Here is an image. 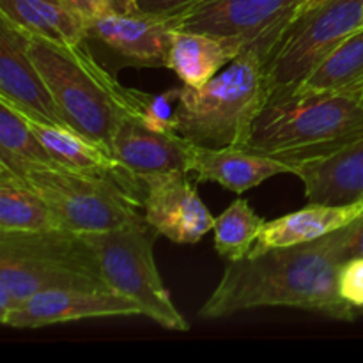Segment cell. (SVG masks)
<instances>
[{
	"instance_id": "obj_1",
	"label": "cell",
	"mask_w": 363,
	"mask_h": 363,
	"mask_svg": "<svg viewBox=\"0 0 363 363\" xmlns=\"http://www.w3.org/2000/svg\"><path fill=\"white\" fill-rule=\"evenodd\" d=\"M350 241L351 223L315 241L252 250L225 266L199 318L222 319L254 308L287 307L353 321L357 308L339 293V272L350 259Z\"/></svg>"
},
{
	"instance_id": "obj_2",
	"label": "cell",
	"mask_w": 363,
	"mask_h": 363,
	"mask_svg": "<svg viewBox=\"0 0 363 363\" xmlns=\"http://www.w3.org/2000/svg\"><path fill=\"white\" fill-rule=\"evenodd\" d=\"M363 138V92L298 91L266 101L245 149L293 169Z\"/></svg>"
},
{
	"instance_id": "obj_3",
	"label": "cell",
	"mask_w": 363,
	"mask_h": 363,
	"mask_svg": "<svg viewBox=\"0 0 363 363\" xmlns=\"http://www.w3.org/2000/svg\"><path fill=\"white\" fill-rule=\"evenodd\" d=\"M27 46L67 128L110 149L121 124L138 119L144 92L121 85L87 41L55 45L27 35Z\"/></svg>"
},
{
	"instance_id": "obj_4",
	"label": "cell",
	"mask_w": 363,
	"mask_h": 363,
	"mask_svg": "<svg viewBox=\"0 0 363 363\" xmlns=\"http://www.w3.org/2000/svg\"><path fill=\"white\" fill-rule=\"evenodd\" d=\"M266 101V52L248 45L206 85H181L176 133L206 147H245Z\"/></svg>"
},
{
	"instance_id": "obj_5",
	"label": "cell",
	"mask_w": 363,
	"mask_h": 363,
	"mask_svg": "<svg viewBox=\"0 0 363 363\" xmlns=\"http://www.w3.org/2000/svg\"><path fill=\"white\" fill-rule=\"evenodd\" d=\"M50 289H105L85 234L69 229L0 230V319Z\"/></svg>"
},
{
	"instance_id": "obj_6",
	"label": "cell",
	"mask_w": 363,
	"mask_h": 363,
	"mask_svg": "<svg viewBox=\"0 0 363 363\" xmlns=\"http://www.w3.org/2000/svg\"><path fill=\"white\" fill-rule=\"evenodd\" d=\"M18 176L45 199L64 229L105 233L144 220V183L124 169L80 172L53 163L32 167Z\"/></svg>"
},
{
	"instance_id": "obj_7",
	"label": "cell",
	"mask_w": 363,
	"mask_h": 363,
	"mask_svg": "<svg viewBox=\"0 0 363 363\" xmlns=\"http://www.w3.org/2000/svg\"><path fill=\"white\" fill-rule=\"evenodd\" d=\"M158 236L145 218L105 233L85 234L103 280L113 293L133 300L142 315L162 328L188 332L190 325L174 303L156 266L155 243Z\"/></svg>"
},
{
	"instance_id": "obj_8",
	"label": "cell",
	"mask_w": 363,
	"mask_h": 363,
	"mask_svg": "<svg viewBox=\"0 0 363 363\" xmlns=\"http://www.w3.org/2000/svg\"><path fill=\"white\" fill-rule=\"evenodd\" d=\"M362 25L363 0H326L301 11L266 55L268 99L300 89Z\"/></svg>"
},
{
	"instance_id": "obj_9",
	"label": "cell",
	"mask_w": 363,
	"mask_h": 363,
	"mask_svg": "<svg viewBox=\"0 0 363 363\" xmlns=\"http://www.w3.org/2000/svg\"><path fill=\"white\" fill-rule=\"evenodd\" d=\"M305 0H204L169 18L172 28L208 32L259 45L269 53Z\"/></svg>"
},
{
	"instance_id": "obj_10",
	"label": "cell",
	"mask_w": 363,
	"mask_h": 363,
	"mask_svg": "<svg viewBox=\"0 0 363 363\" xmlns=\"http://www.w3.org/2000/svg\"><path fill=\"white\" fill-rule=\"evenodd\" d=\"M144 183V218L160 236L179 245L199 243L215 227V216L188 172L158 174Z\"/></svg>"
},
{
	"instance_id": "obj_11",
	"label": "cell",
	"mask_w": 363,
	"mask_h": 363,
	"mask_svg": "<svg viewBox=\"0 0 363 363\" xmlns=\"http://www.w3.org/2000/svg\"><path fill=\"white\" fill-rule=\"evenodd\" d=\"M131 315H142L140 307L133 300L113 291L50 289L25 300L6 318L0 319V323L9 328L32 330L85 319Z\"/></svg>"
},
{
	"instance_id": "obj_12",
	"label": "cell",
	"mask_w": 363,
	"mask_h": 363,
	"mask_svg": "<svg viewBox=\"0 0 363 363\" xmlns=\"http://www.w3.org/2000/svg\"><path fill=\"white\" fill-rule=\"evenodd\" d=\"M87 41H96L133 67H167L172 25L169 18L138 11L133 14L106 13L87 20Z\"/></svg>"
},
{
	"instance_id": "obj_13",
	"label": "cell",
	"mask_w": 363,
	"mask_h": 363,
	"mask_svg": "<svg viewBox=\"0 0 363 363\" xmlns=\"http://www.w3.org/2000/svg\"><path fill=\"white\" fill-rule=\"evenodd\" d=\"M0 99L32 119L66 126L28 53L27 35L4 18H0Z\"/></svg>"
},
{
	"instance_id": "obj_14",
	"label": "cell",
	"mask_w": 363,
	"mask_h": 363,
	"mask_svg": "<svg viewBox=\"0 0 363 363\" xmlns=\"http://www.w3.org/2000/svg\"><path fill=\"white\" fill-rule=\"evenodd\" d=\"M191 142L177 133H162L144 126L137 119H128L121 124L110 152L119 165L138 179L158 174L188 172Z\"/></svg>"
},
{
	"instance_id": "obj_15",
	"label": "cell",
	"mask_w": 363,
	"mask_h": 363,
	"mask_svg": "<svg viewBox=\"0 0 363 363\" xmlns=\"http://www.w3.org/2000/svg\"><path fill=\"white\" fill-rule=\"evenodd\" d=\"M188 174H195L197 181L216 183L234 194H245L269 177L294 174V169L245 147H206L191 144Z\"/></svg>"
},
{
	"instance_id": "obj_16",
	"label": "cell",
	"mask_w": 363,
	"mask_h": 363,
	"mask_svg": "<svg viewBox=\"0 0 363 363\" xmlns=\"http://www.w3.org/2000/svg\"><path fill=\"white\" fill-rule=\"evenodd\" d=\"M293 176L303 183L308 202L353 204L363 201V138L326 158L296 167Z\"/></svg>"
},
{
	"instance_id": "obj_17",
	"label": "cell",
	"mask_w": 363,
	"mask_h": 363,
	"mask_svg": "<svg viewBox=\"0 0 363 363\" xmlns=\"http://www.w3.org/2000/svg\"><path fill=\"white\" fill-rule=\"evenodd\" d=\"M245 46L240 39L174 28L167 67L176 73L183 85L202 87L225 69Z\"/></svg>"
},
{
	"instance_id": "obj_18",
	"label": "cell",
	"mask_w": 363,
	"mask_h": 363,
	"mask_svg": "<svg viewBox=\"0 0 363 363\" xmlns=\"http://www.w3.org/2000/svg\"><path fill=\"white\" fill-rule=\"evenodd\" d=\"M363 215V201L353 204H319L308 202L307 208L266 220V225L252 250L291 247L325 238L344 229Z\"/></svg>"
},
{
	"instance_id": "obj_19",
	"label": "cell",
	"mask_w": 363,
	"mask_h": 363,
	"mask_svg": "<svg viewBox=\"0 0 363 363\" xmlns=\"http://www.w3.org/2000/svg\"><path fill=\"white\" fill-rule=\"evenodd\" d=\"M0 18L25 35L55 45L87 41V20L67 0H0Z\"/></svg>"
},
{
	"instance_id": "obj_20",
	"label": "cell",
	"mask_w": 363,
	"mask_h": 363,
	"mask_svg": "<svg viewBox=\"0 0 363 363\" xmlns=\"http://www.w3.org/2000/svg\"><path fill=\"white\" fill-rule=\"evenodd\" d=\"M25 116V113H23ZM28 126L46 149L55 165L80 172H113L123 170L108 147L67 126L43 123L25 116Z\"/></svg>"
},
{
	"instance_id": "obj_21",
	"label": "cell",
	"mask_w": 363,
	"mask_h": 363,
	"mask_svg": "<svg viewBox=\"0 0 363 363\" xmlns=\"http://www.w3.org/2000/svg\"><path fill=\"white\" fill-rule=\"evenodd\" d=\"M64 229L45 199L18 174L0 167V230Z\"/></svg>"
},
{
	"instance_id": "obj_22",
	"label": "cell",
	"mask_w": 363,
	"mask_h": 363,
	"mask_svg": "<svg viewBox=\"0 0 363 363\" xmlns=\"http://www.w3.org/2000/svg\"><path fill=\"white\" fill-rule=\"evenodd\" d=\"M300 89L325 92H363V25L347 35L315 67L314 73Z\"/></svg>"
},
{
	"instance_id": "obj_23",
	"label": "cell",
	"mask_w": 363,
	"mask_h": 363,
	"mask_svg": "<svg viewBox=\"0 0 363 363\" xmlns=\"http://www.w3.org/2000/svg\"><path fill=\"white\" fill-rule=\"evenodd\" d=\"M53 165L21 112L0 99V167L21 174L32 167Z\"/></svg>"
},
{
	"instance_id": "obj_24",
	"label": "cell",
	"mask_w": 363,
	"mask_h": 363,
	"mask_svg": "<svg viewBox=\"0 0 363 363\" xmlns=\"http://www.w3.org/2000/svg\"><path fill=\"white\" fill-rule=\"evenodd\" d=\"M266 220L250 208L247 199L238 197L215 220V250L229 262L245 259L257 243Z\"/></svg>"
},
{
	"instance_id": "obj_25",
	"label": "cell",
	"mask_w": 363,
	"mask_h": 363,
	"mask_svg": "<svg viewBox=\"0 0 363 363\" xmlns=\"http://www.w3.org/2000/svg\"><path fill=\"white\" fill-rule=\"evenodd\" d=\"M177 101H179V87H172L160 94L144 92L137 121L155 131L176 133Z\"/></svg>"
},
{
	"instance_id": "obj_26",
	"label": "cell",
	"mask_w": 363,
	"mask_h": 363,
	"mask_svg": "<svg viewBox=\"0 0 363 363\" xmlns=\"http://www.w3.org/2000/svg\"><path fill=\"white\" fill-rule=\"evenodd\" d=\"M339 293L354 308H363V257L344 262L339 272Z\"/></svg>"
},
{
	"instance_id": "obj_27",
	"label": "cell",
	"mask_w": 363,
	"mask_h": 363,
	"mask_svg": "<svg viewBox=\"0 0 363 363\" xmlns=\"http://www.w3.org/2000/svg\"><path fill=\"white\" fill-rule=\"evenodd\" d=\"M201 2H204V0H138V7L144 13L160 14V16H172V14H179L183 11H188L190 7L197 6Z\"/></svg>"
},
{
	"instance_id": "obj_28",
	"label": "cell",
	"mask_w": 363,
	"mask_h": 363,
	"mask_svg": "<svg viewBox=\"0 0 363 363\" xmlns=\"http://www.w3.org/2000/svg\"><path fill=\"white\" fill-rule=\"evenodd\" d=\"M85 20H92V18L99 16V14L106 13L108 6L106 0H67Z\"/></svg>"
},
{
	"instance_id": "obj_29",
	"label": "cell",
	"mask_w": 363,
	"mask_h": 363,
	"mask_svg": "<svg viewBox=\"0 0 363 363\" xmlns=\"http://www.w3.org/2000/svg\"><path fill=\"white\" fill-rule=\"evenodd\" d=\"M363 257V215L351 223L350 259Z\"/></svg>"
},
{
	"instance_id": "obj_30",
	"label": "cell",
	"mask_w": 363,
	"mask_h": 363,
	"mask_svg": "<svg viewBox=\"0 0 363 363\" xmlns=\"http://www.w3.org/2000/svg\"><path fill=\"white\" fill-rule=\"evenodd\" d=\"M110 13L119 14H133L140 11L138 7V0H106Z\"/></svg>"
},
{
	"instance_id": "obj_31",
	"label": "cell",
	"mask_w": 363,
	"mask_h": 363,
	"mask_svg": "<svg viewBox=\"0 0 363 363\" xmlns=\"http://www.w3.org/2000/svg\"><path fill=\"white\" fill-rule=\"evenodd\" d=\"M321 2H326V0H305L303 6H301V9H300V13H301V11L308 9V7L315 6V4H321ZM300 13H298V14H300Z\"/></svg>"
}]
</instances>
